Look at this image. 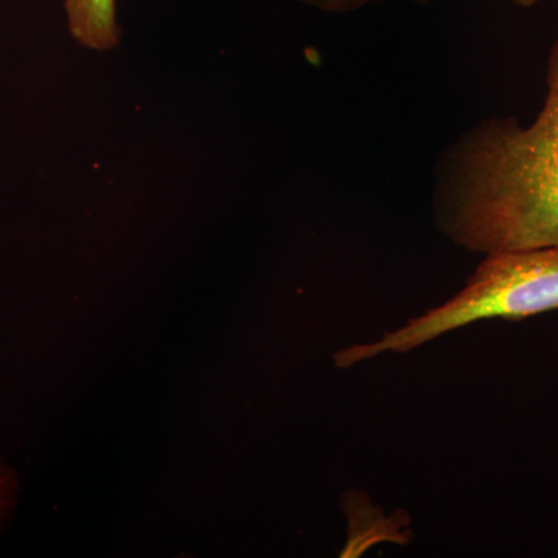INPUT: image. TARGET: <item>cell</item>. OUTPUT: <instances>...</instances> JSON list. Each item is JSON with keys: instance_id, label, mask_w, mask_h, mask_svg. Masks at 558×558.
Returning a JSON list of instances; mask_svg holds the SVG:
<instances>
[{"instance_id": "cell-2", "label": "cell", "mask_w": 558, "mask_h": 558, "mask_svg": "<svg viewBox=\"0 0 558 558\" xmlns=\"http://www.w3.org/2000/svg\"><path fill=\"white\" fill-rule=\"evenodd\" d=\"M558 310V247L515 250L486 255L453 299L373 343L352 344L336 355L351 368L387 354L413 351L451 330L481 319H523Z\"/></svg>"}, {"instance_id": "cell-3", "label": "cell", "mask_w": 558, "mask_h": 558, "mask_svg": "<svg viewBox=\"0 0 558 558\" xmlns=\"http://www.w3.org/2000/svg\"><path fill=\"white\" fill-rule=\"evenodd\" d=\"M70 35L90 50L108 51L120 43L116 0H64Z\"/></svg>"}, {"instance_id": "cell-5", "label": "cell", "mask_w": 558, "mask_h": 558, "mask_svg": "<svg viewBox=\"0 0 558 558\" xmlns=\"http://www.w3.org/2000/svg\"><path fill=\"white\" fill-rule=\"evenodd\" d=\"M17 480L13 470L0 458V527L5 524L16 505Z\"/></svg>"}, {"instance_id": "cell-4", "label": "cell", "mask_w": 558, "mask_h": 558, "mask_svg": "<svg viewBox=\"0 0 558 558\" xmlns=\"http://www.w3.org/2000/svg\"><path fill=\"white\" fill-rule=\"evenodd\" d=\"M312 9L330 14H348L354 11L366 9V7L377 5V3L389 2V0H300ZM417 5H427L432 0H410Z\"/></svg>"}, {"instance_id": "cell-1", "label": "cell", "mask_w": 558, "mask_h": 558, "mask_svg": "<svg viewBox=\"0 0 558 558\" xmlns=\"http://www.w3.org/2000/svg\"><path fill=\"white\" fill-rule=\"evenodd\" d=\"M534 121L492 117L436 165L433 211L458 247L483 255L558 247V39Z\"/></svg>"}, {"instance_id": "cell-6", "label": "cell", "mask_w": 558, "mask_h": 558, "mask_svg": "<svg viewBox=\"0 0 558 558\" xmlns=\"http://www.w3.org/2000/svg\"><path fill=\"white\" fill-rule=\"evenodd\" d=\"M512 2L520 9H534L535 5H538L539 0H512Z\"/></svg>"}]
</instances>
